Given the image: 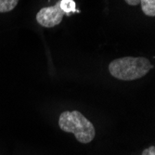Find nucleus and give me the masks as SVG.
<instances>
[{"label": "nucleus", "instance_id": "obj_1", "mask_svg": "<svg viewBox=\"0 0 155 155\" xmlns=\"http://www.w3.org/2000/svg\"><path fill=\"white\" fill-rule=\"evenodd\" d=\"M152 67L146 58L127 56L112 61L109 64V72L116 79L133 81L145 76Z\"/></svg>", "mask_w": 155, "mask_h": 155}, {"label": "nucleus", "instance_id": "obj_7", "mask_svg": "<svg viewBox=\"0 0 155 155\" xmlns=\"http://www.w3.org/2000/svg\"><path fill=\"white\" fill-rule=\"evenodd\" d=\"M141 155H155V147L154 146H150V148L145 149L142 151Z\"/></svg>", "mask_w": 155, "mask_h": 155}, {"label": "nucleus", "instance_id": "obj_6", "mask_svg": "<svg viewBox=\"0 0 155 155\" xmlns=\"http://www.w3.org/2000/svg\"><path fill=\"white\" fill-rule=\"evenodd\" d=\"M60 6L64 13L70 14L75 11L76 4L74 0H60Z\"/></svg>", "mask_w": 155, "mask_h": 155}, {"label": "nucleus", "instance_id": "obj_2", "mask_svg": "<svg viewBox=\"0 0 155 155\" xmlns=\"http://www.w3.org/2000/svg\"><path fill=\"white\" fill-rule=\"evenodd\" d=\"M61 130L66 133H73L80 143H90L96 136L93 124L84 117L80 111H63L59 118Z\"/></svg>", "mask_w": 155, "mask_h": 155}, {"label": "nucleus", "instance_id": "obj_4", "mask_svg": "<svg viewBox=\"0 0 155 155\" xmlns=\"http://www.w3.org/2000/svg\"><path fill=\"white\" fill-rule=\"evenodd\" d=\"M129 6H137L140 4L143 13L147 16H155V0H124Z\"/></svg>", "mask_w": 155, "mask_h": 155}, {"label": "nucleus", "instance_id": "obj_5", "mask_svg": "<svg viewBox=\"0 0 155 155\" xmlns=\"http://www.w3.org/2000/svg\"><path fill=\"white\" fill-rule=\"evenodd\" d=\"M19 0H0V13L9 12L16 8Z\"/></svg>", "mask_w": 155, "mask_h": 155}, {"label": "nucleus", "instance_id": "obj_3", "mask_svg": "<svg viewBox=\"0 0 155 155\" xmlns=\"http://www.w3.org/2000/svg\"><path fill=\"white\" fill-rule=\"evenodd\" d=\"M60 1L51 7L41 8L36 14L37 22L43 27L51 28L60 24L62 21L64 12L61 10Z\"/></svg>", "mask_w": 155, "mask_h": 155}]
</instances>
